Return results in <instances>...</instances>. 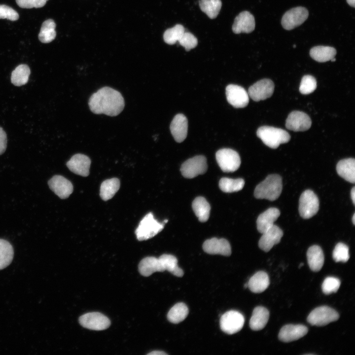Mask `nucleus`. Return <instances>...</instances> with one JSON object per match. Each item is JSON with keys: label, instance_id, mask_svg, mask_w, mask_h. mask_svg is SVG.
I'll return each mask as SVG.
<instances>
[{"label": "nucleus", "instance_id": "nucleus-1", "mask_svg": "<svg viewBox=\"0 0 355 355\" xmlns=\"http://www.w3.org/2000/svg\"><path fill=\"white\" fill-rule=\"evenodd\" d=\"M88 105L90 110L95 114L115 116L123 110L125 102L119 91L105 86L91 96Z\"/></svg>", "mask_w": 355, "mask_h": 355}, {"label": "nucleus", "instance_id": "nucleus-2", "mask_svg": "<svg viewBox=\"0 0 355 355\" xmlns=\"http://www.w3.org/2000/svg\"><path fill=\"white\" fill-rule=\"evenodd\" d=\"M282 188L281 177L277 174L270 175L256 186L254 195L257 199L275 201L281 195Z\"/></svg>", "mask_w": 355, "mask_h": 355}, {"label": "nucleus", "instance_id": "nucleus-3", "mask_svg": "<svg viewBox=\"0 0 355 355\" xmlns=\"http://www.w3.org/2000/svg\"><path fill=\"white\" fill-rule=\"evenodd\" d=\"M256 135L265 145L274 149L282 143L288 142L290 139L289 134L286 131L268 126L259 127Z\"/></svg>", "mask_w": 355, "mask_h": 355}, {"label": "nucleus", "instance_id": "nucleus-4", "mask_svg": "<svg viewBox=\"0 0 355 355\" xmlns=\"http://www.w3.org/2000/svg\"><path fill=\"white\" fill-rule=\"evenodd\" d=\"M164 224L156 220L153 214L149 213L140 221L135 231L139 241L149 239L160 232L163 229Z\"/></svg>", "mask_w": 355, "mask_h": 355}, {"label": "nucleus", "instance_id": "nucleus-5", "mask_svg": "<svg viewBox=\"0 0 355 355\" xmlns=\"http://www.w3.org/2000/svg\"><path fill=\"white\" fill-rule=\"evenodd\" d=\"M339 314L334 309L322 306L314 309L307 317L308 322L312 325L325 326L338 320Z\"/></svg>", "mask_w": 355, "mask_h": 355}, {"label": "nucleus", "instance_id": "nucleus-6", "mask_svg": "<svg viewBox=\"0 0 355 355\" xmlns=\"http://www.w3.org/2000/svg\"><path fill=\"white\" fill-rule=\"evenodd\" d=\"M215 157L219 167L224 172H233L238 169L241 164L239 154L230 148L219 149Z\"/></svg>", "mask_w": 355, "mask_h": 355}, {"label": "nucleus", "instance_id": "nucleus-7", "mask_svg": "<svg viewBox=\"0 0 355 355\" xmlns=\"http://www.w3.org/2000/svg\"><path fill=\"white\" fill-rule=\"evenodd\" d=\"M319 209V201L317 196L311 190L304 191L299 198L300 216L304 219L310 218L317 213Z\"/></svg>", "mask_w": 355, "mask_h": 355}, {"label": "nucleus", "instance_id": "nucleus-8", "mask_svg": "<svg viewBox=\"0 0 355 355\" xmlns=\"http://www.w3.org/2000/svg\"><path fill=\"white\" fill-rule=\"evenodd\" d=\"M245 322L243 315L235 310L226 312L220 318L221 329L228 334H233L241 330Z\"/></svg>", "mask_w": 355, "mask_h": 355}, {"label": "nucleus", "instance_id": "nucleus-9", "mask_svg": "<svg viewBox=\"0 0 355 355\" xmlns=\"http://www.w3.org/2000/svg\"><path fill=\"white\" fill-rule=\"evenodd\" d=\"M309 12L304 7L298 6L287 11L283 15L281 24L286 30H291L301 25L308 18Z\"/></svg>", "mask_w": 355, "mask_h": 355}, {"label": "nucleus", "instance_id": "nucleus-10", "mask_svg": "<svg viewBox=\"0 0 355 355\" xmlns=\"http://www.w3.org/2000/svg\"><path fill=\"white\" fill-rule=\"evenodd\" d=\"M207 170L206 157L198 155L185 161L181 165L180 171L182 176L186 178H192L205 173Z\"/></svg>", "mask_w": 355, "mask_h": 355}, {"label": "nucleus", "instance_id": "nucleus-11", "mask_svg": "<svg viewBox=\"0 0 355 355\" xmlns=\"http://www.w3.org/2000/svg\"><path fill=\"white\" fill-rule=\"evenodd\" d=\"M79 322L83 327L94 330H105L110 325L109 319L99 312L85 314L80 317Z\"/></svg>", "mask_w": 355, "mask_h": 355}, {"label": "nucleus", "instance_id": "nucleus-12", "mask_svg": "<svg viewBox=\"0 0 355 355\" xmlns=\"http://www.w3.org/2000/svg\"><path fill=\"white\" fill-rule=\"evenodd\" d=\"M274 87V84L271 80L263 79L250 86L248 93L251 99L258 102L271 97L273 94Z\"/></svg>", "mask_w": 355, "mask_h": 355}, {"label": "nucleus", "instance_id": "nucleus-13", "mask_svg": "<svg viewBox=\"0 0 355 355\" xmlns=\"http://www.w3.org/2000/svg\"><path fill=\"white\" fill-rule=\"evenodd\" d=\"M226 96L228 103L236 108L245 107L248 104V92L238 85H228L226 88Z\"/></svg>", "mask_w": 355, "mask_h": 355}, {"label": "nucleus", "instance_id": "nucleus-14", "mask_svg": "<svg viewBox=\"0 0 355 355\" xmlns=\"http://www.w3.org/2000/svg\"><path fill=\"white\" fill-rule=\"evenodd\" d=\"M312 121L309 116L300 111H293L289 113L285 122L286 128L295 132L305 131L311 126Z\"/></svg>", "mask_w": 355, "mask_h": 355}, {"label": "nucleus", "instance_id": "nucleus-15", "mask_svg": "<svg viewBox=\"0 0 355 355\" xmlns=\"http://www.w3.org/2000/svg\"><path fill=\"white\" fill-rule=\"evenodd\" d=\"M203 249L205 252L210 254L229 256L231 253L229 243L223 238H213L206 240L203 244Z\"/></svg>", "mask_w": 355, "mask_h": 355}, {"label": "nucleus", "instance_id": "nucleus-16", "mask_svg": "<svg viewBox=\"0 0 355 355\" xmlns=\"http://www.w3.org/2000/svg\"><path fill=\"white\" fill-rule=\"evenodd\" d=\"M48 184L50 189L61 199L68 198L73 191L71 182L62 176H53Z\"/></svg>", "mask_w": 355, "mask_h": 355}, {"label": "nucleus", "instance_id": "nucleus-17", "mask_svg": "<svg viewBox=\"0 0 355 355\" xmlns=\"http://www.w3.org/2000/svg\"><path fill=\"white\" fill-rule=\"evenodd\" d=\"M255 22L252 14L247 11H244L236 17L232 26L234 33H250L255 29Z\"/></svg>", "mask_w": 355, "mask_h": 355}, {"label": "nucleus", "instance_id": "nucleus-18", "mask_svg": "<svg viewBox=\"0 0 355 355\" xmlns=\"http://www.w3.org/2000/svg\"><path fill=\"white\" fill-rule=\"evenodd\" d=\"M283 236L282 229L274 224L262 233L258 242L259 248L265 252L269 251L275 245L280 243Z\"/></svg>", "mask_w": 355, "mask_h": 355}, {"label": "nucleus", "instance_id": "nucleus-19", "mask_svg": "<svg viewBox=\"0 0 355 355\" xmlns=\"http://www.w3.org/2000/svg\"><path fill=\"white\" fill-rule=\"evenodd\" d=\"M91 160L87 156L80 153L73 155L67 163L69 170L73 173L87 177L89 174Z\"/></svg>", "mask_w": 355, "mask_h": 355}, {"label": "nucleus", "instance_id": "nucleus-20", "mask_svg": "<svg viewBox=\"0 0 355 355\" xmlns=\"http://www.w3.org/2000/svg\"><path fill=\"white\" fill-rule=\"evenodd\" d=\"M308 331V328L304 325L287 324L280 329L278 337L283 342H290L303 337Z\"/></svg>", "mask_w": 355, "mask_h": 355}, {"label": "nucleus", "instance_id": "nucleus-21", "mask_svg": "<svg viewBox=\"0 0 355 355\" xmlns=\"http://www.w3.org/2000/svg\"><path fill=\"white\" fill-rule=\"evenodd\" d=\"M188 130V121L182 114H177L170 125L171 132L177 142H181L186 138Z\"/></svg>", "mask_w": 355, "mask_h": 355}, {"label": "nucleus", "instance_id": "nucleus-22", "mask_svg": "<svg viewBox=\"0 0 355 355\" xmlns=\"http://www.w3.org/2000/svg\"><path fill=\"white\" fill-rule=\"evenodd\" d=\"M280 215V211L276 208H270L261 213L256 220L257 229L261 234L271 228Z\"/></svg>", "mask_w": 355, "mask_h": 355}, {"label": "nucleus", "instance_id": "nucleus-23", "mask_svg": "<svg viewBox=\"0 0 355 355\" xmlns=\"http://www.w3.org/2000/svg\"><path fill=\"white\" fill-rule=\"evenodd\" d=\"M140 274L148 277L156 272H164L165 269L159 258L148 256L142 259L139 264Z\"/></svg>", "mask_w": 355, "mask_h": 355}, {"label": "nucleus", "instance_id": "nucleus-24", "mask_svg": "<svg viewBox=\"0 0 355 355\" xmlns=\"http://www.w3.org/2000/svg\"><path fill=\"white\" fill-rule=\"evenodd\" d=\"M308 263L310 269L315 272L320 271L324 264V254L321 248L317 245L310 247L307 252Z\"/></svg>", "mask_w": 355, "mask_h": 355}, {"label": "nucleus", "instance_id": "nucleus-25", "mask_svg": "<svg viewBox=\"0 0 355 355\" xmlns=\"http://www.w3.org/2000/svg\"><path fill=\"white\" fill-rule=\"evenodd\" d=\"M269 318V311L264 307L257 306L253 311L249 320V326L253 330H260L265 327Z\"/></svg>", "mask_w": 355, "mask_h": 355}, {"label": "nucleus", "instance_id": "nucleus-26", "mask_svg": "<svg viewBox=\"0 0 355 355\" xmlns=\"http://www.w3.org/2000/svg\"><path fill=\"white\" fill-rule=\"evenodd\" d=\"M250 290L255 293L263 292L269 285L270 280L268 274L264 271L255 273L248 282Z\"/></svg>", "mask_w": 355, "mask_h": 355}, {"label": "nucleus", "instance_id": "nucleus-27", "mask_svg": "<svg viewBox=\"0 0 355 355\" xmlns=\"http://www.w3.org/2000/svg\"><path fill=\"white\" fill-rule=\"evenodd\" d=\"M336 171L339 176L346 180L354 183L355 181V160L354 158H347L338 162Z\"/></svg>", "mask_w": 355, "mask_h": 355}, {"label": "nucleus", "instance_id": "nucleus-28", "mask_svg": "<svg viewBox=\"0 0 355 355\" xmlns=\"http://www.w3.org/2000/svg\"><path fill=\"white\" fill-rule=\"evenodd\" d=\"M336 54V50L333 47L319 45L313 47L310 55L314 60L323 63L330 61Z\"/></svg>", "mask_w": 355, "mask_h": 355}, {"label": "nucleus", "instance_id": "nucleus-29", "mask_svg": "<svg viewBox=\"0 0 355 355\" xmlns=\"http://www.w3.org/2000/svg\"><path fill=\"white\" fill-rule=\"evenodd\" d=\"M192 209L199 220L207 221L210 216L211 207L206 199L203 197L196 198L192 202Z\"/></svg>", "mask_w": 355, "mask_h": 355}, {"label": "nucleus", "instance_id": "nucleus-30", "mask_svg": "<svg viewBox=\"0 0 355 355\" xmlns=\"http://www.w3.org/2000/svg\"><path fill=\"white\" fill-rule=\"evenodd\" d=\"M120 187V181L117 178H112L104 180L100 187V195L104 201L111 199Z\"/></svg>", "mask_w": 355, "mask_h": 355}, {"label": "nucleus", "instance_id": "nucleus-31", "mask_svg": "<svg viewBox=\"0 0 355 355\" xmlns=\"http://www.w3.org/2000/svg\"><path fill=\"white\" fill-rule=\"evenodd\" d=\"M188 309L186 305L180 302L176 304L169 310L167 319L173 323H178L183 321L188 314Z\"/></svg>", "mask_w": 355, "mask_h": 355}, {"label": "nucleus", "instance_id": "nucleus-32", "mask_svg": "<svg viewBox=\"0 0 355 355\" xmlns=\"http://www.w3.org/2000/svg\"><path fill=\"white\" fill-rule=\"evenodd\" d=\"M159 259L165 270L168 271L177 277H182L184 272L182 269L178 267V259L175 256L171 254H163L159 257Z\"/></svg>", "mask_w": 355, "mask_h": 355}, {"label": "nucleus", "instance_id": "nucleus-33", "mask_svg": "<svg viewBox=\"0 0 355 355\" xmlns=\"http://www.w3.org/2000/svg\"><path fill=\"white\" fill-rule=\"evenodd\" d=\"M56 24L53 20L49 19L45 20L41 26L38 34L39 40L44 43H49L56 37Z\"/></svg>", "mask_w": 355, "mask_h": 355}, {"label": "nucleus", "instance_id": "nucleus-34", "mask_svg": "<svg viewBox=\"0 0 355 355\" xmlns=\"http://www.w3.org/2000/svg\"><path fill=\"white\" fill-rule=\"evenodd\" d=\"M14 250L7 241L0 239V270L8 266L12 262Z\"/></svg>", "mask_w": 355, "mask_h": 355}, {"label": "nucleus", "instance_id": "nucleus-35", "mask_svg": "<svg viewBox=\"0 0 355 355\" xmlns=\"http://www.w3.org/2000/svg\"><path fill=\"white\" fill-rule=\"evenodd\" d=\"M30 72V69L27 65L21 64L19 65L12 72L11 76V82L17 86H20L25 84L28 81Z\"/></svg>", "mask_w": 355, "mask_h": 355}, {"label": "nucleus", "instance_id": "nucleus-36", "mask_svg": "<svg viewBox=\"0 0 355 355\" xmlns=\"http://www.w3.org/2000/svg\"><path fill=\"white\" fill-rule=\"evenodd\" d=\"M222 6L220 0H200L199 6L201 10L211 19L218 15Z\"/></svg>", "mask_w": 355, "mask_h": 355}, {"label": "nucleus", "instance_id": "nucleus-37", "mask_svg": "<svg viewBox=\"0 0 355 355\" xmlns=\"http://www.w3.org/2000/svg\"><path fill=\"white\" fill-rule=\"evenodd\" d=\"M245 184L242 178L232 179L227 178H221L219 182V187L224 192L231 193L241 190Z\"/></svg>", "mask_w": 355, "mask_h": 355}, {"label": "nucleus", "instance_id": "nucleus-38", "mask_svg": "<svg viewBox=\"0 0 355 355\" xmlns=\"http://www.w3.org/2000/svg\"><path fill=\"white\" fill-rule=\"evenodd\" d=\"M184 32V27L180 24H177L165 31L163 35L164 40L168 44H174L179 40Z\"/></svg>", "mask_w": 355, "mask_h": 355}, {"label": "nucleus", "instance_id": "nucleus-39", "mask_svg": "<svg viewBox=\"0 0 355 355\" xmlns=\"http://www.w3.org/2000/svg\"><path fill=\"white\" fill-rule=\"evenodd\" d=\"M332 257L336 262H346L350 258L349 247L343 243H338L333 251Z\"/></svg>", "mask_w": 355, "mask_h": 355}, {"label": "nucleus", "instance_id": "nucleus-40", "mask_svg": "<svg viewBox=\"0 0 355 355\" xmlns=\"http://www.w3.org/2000/svg\"><path fill=\"white\" fill-rule=\"evenodd\" d=\"M317 88V81L314 77L310 75H304L301 81L299 91L304 95L313 92Z\"/></svg>", "mask_w": 355, "mask_h": 355}, {"label": "nucleus", "instance_id": "nucleus-41", "mask_svg": "<svg viewBox=\"0 0 355 355\" xmlns=\"http://www.w3.org/2000/svg\"><path fill=\"white\" fill-rule=\"evenodd\" d=\"M340 281L337 278L328 277L323 281L321 288L322 292L326 295H329L337 291L340 286Z\"/></svg>", "mask_w": 355, "mask_h": 355}, {"label": "nucleus", "instance_id": "nucleus-42", "mask_svg": "<svg viewBox=\"0 0 355 355\" xmlns=\"http://www.w3.org/2000/svg\"><path fill=\"white\" fill-rule=\"evenodd\" d=\"M178 41L187 51L195 48L198 44L197 38L189 32H185Z\"/></svg>", "mask_w": 355, "mask_h": 355}, {"label": "nucleus", "instance_id": "nucleus-43", "mask_svg": "<svg viewBox=\"0 0 355 355\" xmlns=\"http://www.w3.org/2000/svg\"><path fill=\"white\" fill-rule=\"evenodd\" d=\"M18 13L12 8L6 5H0V18L16 21L19 18Z\"/></svg>", "mask_w": 355, "mask_h": 355}, {"label": "nucleus", "instance_id": "nucleus-44", "mask_svg": "<svg viewBox=\"0 0 355 355\" xmlns=\"http://www.w3.org/2000/svg\"><path fill=\"white\" fill-rule=\"evenodd\" d=\"M48 0H16L18 5L21 8H39L43 6Z\"/></svg>", "mask_w": 355, "mask_h": 355}, {"label": "nucleus", "instance_id": "nucleus-45", "mask_svg": "<svg viewBox=\"0 0 355 355\" xmlns=\"http://www.w3.org/2000/svg\"><path fill=\"white\" fill-rule=\"evenodd\" d=\"M7 146L6 134L3 129L0 127V155L5 150Z\"/></svg>", "mask_w": 355, "mask_h": 355}, {"label": "nucleus", "instance_id": "nucleus-46", "mask_svg": "<svg viewBox=\"0 0 355 355\" xmlns=\"http://www.w3.org/2000/svg\"><path fill=\"white\" fill-rule=\"evenodd\" d=\"M147 355H167L166 353H165L163 351H152L149 353H148Z\"/></svg>", "mask_w": 355, "mask_h": 355}, {"label": "nucleus", "instance_id": "nucleus-47", "mask_svg": "<svg viewBox=\"0 0 355 355\" xmlns=\"http://www.w3.org/2000/svg\"><path fill=\"white\" fill-rule=\"evenodd\" d=\"M351 197L354 205L355 204V187H353L351 191Z\"/></svg>", "mask_w": 355, "mask_h": 355}, {"label": "nucleus", "instance_id": "nucleus-48", "mask_svg": "<svg viewBox=\"0 0 355 355\" xmlns=\"http://www.w3.org/2000/svg\"><path fill=\"white\" fill-rule=\"evenodd\" d=\"M347 3L353 7H355V0H346Z\"/></svg>", "mask_w": 355, "mask_h": 355}, {"label": "nucleus", "instance_id": "nucleus-49", "mask_svg": "<svg viewBox=\"0 0 355 355\" xmlns=\"http://www.w3.org/2000/svg\"><path fill=\"white\" fill-rule=\"evenodd\" d=\"M352 221L353 224H355V213L353 214V217H352Z\"/></svg>", "mask_w": 355, "mask_h": 355}, {"label": "nucleus", "instance_id": "nucleus-50", "mask_svg": "<svg viewBox=\"0 0 355 355\" xmlns=\"http://www.w3.org/2000/svg\"><path fill=\"white\" fill-rule=\"evenodd\" d=\"M303 265H304V263H300V264H299V268H301V267L302 266H303Z\"/></svg>", "mask_w": 355, "mask_h": 355}, {"label": "nucleus", "instance_id": "nucleus-51", "mask_svg": "<svg viewBox=\"0 0 355 355\" xmlns=\"http://www.w3.org/2000/svg\"><path fill=\"white\" fill-rule=\"evenodd\" d=\"M244 286H245V288L248 287V283L245 284Z\"/></svg>", "mask_w": 355, "mask_h": 355}, {"label": "nucleus", "instance_id": "nucleus-52", "mask_svg": "<svg viewBox=\"0 0 355 355\" xmlns=\"http://www.w3.org/2000/svg\"><path fill=\"white\" fill-rule=\"evenodd\" d=\"M330 61L332 62H334L336 61V59L335 58H333Z\"/></svg>", "mask_w": 355, "mask_h": 355}, {"label": "nucleus", "instance_id": "nucleus-53", "mask_svg": "<svg viewBox=\"0 0 355 355\" xmlns=\"http://www.w3.org/2000/svg\"><path fill=\"white\" fill-rule=\"evenodd\" d=\"M295 47H296V45H293V47H294V48H295Z\"/></svg>", "mask_w": 355, "mask_h": 355}]
</instances>
